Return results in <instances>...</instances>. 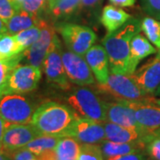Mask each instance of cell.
Returning <instances> with one entry per match:
<instances>
[{
	"label": "cell",
	"instance_id": "6da1fadb",
	"mask_svg": "<svg viewBox=\"0 0 160 160\" xmlns=\"http://www.w3.org/2000/svg\"><path fill=\"white\" fill-rule=\"evenodd\" d=\"M141 22L138 20H131L118 30L106 35L102 40L103 47L109 58L110 71L127 75L131 41L142 31Z\"/></svg>",
	"mask_w": 160,
	"mask_h": 160
},
{
	"label": "cell",
	"instance_id": "7a4b0ae2",
	"mask_svg": "<svg viewBox=\"0 0 160 160\" xmlns=\"http://www.w3.org/2000/svg\"><path fill=\"white\" fill-rule=\"evenodd\" d=\"M73 109L61 103L49 102L35 110L30 125L40 134L62 137V134L76 118Z\"/></svg>",
	"mask_w": 160,
	"mask_h": 160
},
{
	"label": "cell",
	"instance_id": "3957f363",
	"mask_svg": "<svg viewBox=\"0 0 160 160\" xmlns=\"http://www.w3.org/2000/svg\"><path fill=\"white\" fill-rule=\"evenodd\" d=\"M97 90L114 97L118 102L152 103L155 98L143 91L131 76L112 71L105 84L98 85Z\"/></svg>",
	"mask_w": 160,
	"mask_h": 160
},
{
	"label": "cell",
	"instance_id": "277c9868",
	"mask_svg": "<svg viewBox=\"0 0 160 160\" xmlns=\"http://www.w3.org/2000/svg\"><path fill=\"white\" fill-rule=\"evenodd\" d=\"M67 102L78 116L97 121L107 122L105 102L91 89L81 87L70 93Z\"/></svg>",
	"mask_w": 160,
	"mask_h": 160
},
{
	"label": "cell",
	"instance_id": "5b68a950",
	"mask_svg": "<svg viewBox=\"0 0 160 160\" xmlns=\"http://www.w3.org/2000/svg\"><path fill=\"white\" fill-rule=\"evenodd\" d=\"M34 112L31 102L19 93L0 95V117L6 124H30Z\"/></svg>",
	"mask_w": 160,
	"mask_h": 160
},
{
	"label": "cell",
	"instance_id": "8992f818",
	"mask_svg": "<svg viewBox=\"0 0 160 160\" xmlns=\"http://www.w3.org/2000/svg\"><path fill=\"white\" fill-rule=\"evenodd\" d=\"M41 78V69L32 65L18 64L12 70L1 94L25 93L37 88Z\"/></svg>",
	"mask_w": 160,
	"mask_h": 160
},
{
	"label": "cell",
	"instance_id": "52a82bcc",
	"mask_svg": "<svg viewBox=\"0 0 160 160\" xmlns=\"http://www.w3.org/2000/svg\"><path fill=\"white\" fill-rule=\"evenodd\" d=\"M62 137L73 138L80 144H100L105 140V131L102 123L77 115Z\"/></svg>",
	"mask_w": 160,
	"mask_h": 160
},
{
	"label": "cell",
	"instance_id": "ba28073f",
	"mask_svg": "<svg viewBox=\"0 0 160 160\" xmlns=\"http://www.w3.org/2000/svg\"><path fill=\"white\" fill-rule=\"evenodd\" d=\"M60 33L69 51L81 56H85L96 40V35L90 28L78 24H64Z\"/></svg>",
	"mask_w": 160,
	"mask_h": 160
},
{
	"label": "cell",
	"instance_id": "9c48e42d",
	"mask_svg": "<svg viewBox=\"0 0 160 160\" xmlns=\"http://www.w3.org/2000/svg\"><path fill=\"white\" fill-rule=\"evenodd\" d=\"M62 52L60 40L55 35L45 59L44 69L48 82L53 83L63 89H68L69 87V78L63 66Z\"/></svg>",
	"mask_w": 160,
	"mask_h": 160
},
{
	"label": "cell",
	"instance_id": "30bf717a",
	"mask_svg": "<svg viewBox=\"0 0 160 160\" xmlns=\"http://www.w3.org/2000/svg\"><path fill=\"white\" fill-rule=\"evenodd\" d=\"M39 135V132L30 124H6L2 142V153L8 155L22 149Z\"/></svg>",
	"mask_w": 160,
	"mask_h": 160
},
{
	"label": "cell",
	"instance_id": "8fae6325",
	"mask_svg": "<svg viewBox=\"0 0 160 160\" xmlns=\"http://www.w3.org/2000/svg\"><path fill=\"white\" fill-rule=\"evenodd\" d=\"M62 62L66 74L70 82L79 86H87L94 83V78L86 59L73 52H62Z\"/></svg>",
	"mask_w": 160,
	"mask_h": 160
},
{
	"label": "cell",
	"instance_id": "7c38bea8",
	"mask_svg": "<svg viewBox=\"0 0 160 160\" xmlns=\"http://www.w3.org/2000/svg\"><path fill=\"white\" fill-rule=\"evenodd\" d=\"M39 26L40 34L38 38L32 46L24 51V56L30 65L41 69L55 33L53 28L44 21H40Z\"/></svg>",
	"mask_w": 160,
	"mask_h": 160
},
{
	"label": "cell",
	"instance_id": "4fadbf2b",
	"mask_svg": "<svg viewBox=\"0 0 160 160\" xmlns=\"http://www.w3.org/2000/svg\"><path fill=\"white\" fill-rule=\"evenodd\" d=\"M143 91L155 96L160 89V59L155 57L131 75Z\"/></svg>",
	"mask_w": 160,
	"mask_h": 160
},
{
	"label": "cell",
	"instance_id": "5bb4252c",
	"mask_svg": "<svg viewBox=\"0 0 160 160\" xmlns=\"http://www.w3.org/2000/svg\"><path fill=\"white\" fill-rule=\"evenodd\" d=\"M106 108V118L107 122L114 123L117 125L132 128L139 131L142 135L143 133L141 127L138 124L134 110L130 105L124 102H105Z\"/></svg>",
	"mask_w": 160,
	"mask_h": 160
},
{
	"label": "cell",
	"instance_id": "9a60e30c",
	"mask_svg": "<svg viewBox=\"0 0 160 160\" xmlns=\"http://www.w3.org/2000/svg\"><path fill=\"white\" fill-rule=\"evenodd\" d=\"M134 110L138 124L144 134H149L160 127V107L152 103L126 102Z\"/></svg>",
	"mask_w": 160,
	"mask_h": 160
},
{
	"label": "cell",
	"instance_id": "2e32d148",
	"mask_svg": "<svg viewBox=\"0 0 160 160\" xmlns=\"http://www.w3.org/2000/svg\"><path fill=\"white\" fill-rule=\"evenodd\" d=\"M92 73L100 84H105L109 78V58L106 50L102 46H92L85 54Z\"/></svg>",
	"mask_w": 160,
	"mask_h": 160
},
{
	"label": "cell",
	"instance_id": "e0dca14e",
	"mask_svg": "<svg viewBox=\"0 0 160 160\" xmlns=\"http://www.w3.org/2000/svg\"><path fill=\"white\" fill-rule=\"evenodd\" d=\"M158 52L157 49L152 46L148 38L138 33L131 41L130 46V58L127 68V75L131 76L136 70L140 62L149 55Z\"/></svg>",
	"mask_w": 160,
	"mask_h": 160
},
{
	"label": "cell",
	"instance_id": "ac0fdd59",
	"mask_svg": "<svg viewBox=\"0 0 160 160\" xmlns=\"http://www.w3.org/2000/svg\"><path fill=\"white\" fill-rule=\"evenodd\" d=\"M102 152L104 160L113 158L123 155L143 152L145 150V142L142 138L141 140L127 143L113 142L108 140H104L99 144Z\"/></svg>",
	"mask_w": 160,
	"mask_h": 160
},
{
	"label": "cell",
	"instance_id": "d6986e66",
	"mask_svg": "<svg viewBox=\"0 0 160 160\" xmlns=\"http://www.w3.org/2000/svg\"><path fill=\"white\" fill-rule=\"evenodd\" d=\"M102 125L105 131V140L113 142H132L144 137V135L137 130L124 127L114 123L104 122Z\"/></svg>",
	"mask_w": 160,
	"mask_h": 160
},
{
	"label": "cell",
	"instance_id": "ffe728a7",
	"mask_svg": "<svg viewBox=\"0 0 160 160\" xmlns=\"http://www.w3.org/2000/svg\"><path fill=\"white\" fill-rule=\"evenodd\" d=\"M40 20L37 14L30 13L26 11H19L15 12L5 24L6 27V32L11 35H16L19 32L38 26Z\"/></svg>",
	"mask_w": 160,
	"mask_h": 160
},
{
	"label": "cell",
	"instance_id": "44dd1931",
	"mask_svg": "<svg viewBox=\"0 0 160 160\" xmlns=\"http://www.w3.org/2000/svg\"><path fill=\"white\" fill-rule=\"evenodd\" d=\"M130 19V14L114 6H106L101 17L102 24L107 29L108 34L123 27Z\"/></svg>",
	"mask_w": 160,
	"mask_h": 160
},
{
	"label": "cell",
	"instance_id": "7402d4cb",
	"mask_svg": "<svg viewBox=\"0 0 160 160\" xmlns=\"http://www.w3.org/2000/svg\"><path fill=\"white\" fill-rule=\"evenodd\" d=\"M80 147L81 144L73 138L62 137L54 149L56 160H78Z\"/></svg>",
	"mask_w": 160,
	"mask_h": 160
},
{
	"label": "cell",
	"instance_id": "603a6c76",
	"mask_svg": "<svg viewBox=\"0 0 160 160\" xmlns=\"http://www.w3.org/2000/svg\"><path fill=\"white\" fill-rule=\"evenodd\" d=\"M62 137L54 135H46L40 134L39 136L35 138L30 142H29L24 148L30 150L37 156L46 153L47 151L53 150L55 149L57 143Z\"/></svg>",
	"mask_w": 160,
	"mask_h": 160
},
{
	"label": "cell",
	"instance_id": "cb8c5ba5",
	"mask_svg": "<svg viewBox=\"0 0 160 160\" xmlns=\"http://www.w3.org/2000/svg\"><path fill=\"white\" fill-rule=\"evenodd\" d=\"M23 52L13 35L7 32L0 35V60H8Z\"/></svg>",
	"mask_w": 160,
	"mask_h": 160
},
{
	"label": "cell",
	"instance_id": "d4e9b609",
	"mask_svg": "<svg viewBox=\"0 0 160 160\" xmlns=\"http://www.w3.org/2000/svg\"><path fill=\"white\" fill-rule=\"evenodd\" d=\"M142 30L147 38L158 49L160 48V22L152 17H146L141 22Z\"/></svg>",
	"mask_w": 160,
	"mask_h": 160
},
{
	"label": "cell",
	"instance_id": "484cf974",
	"mask_svg": "<svg viewBox=\"0 0 160 160\" xmlns=\"http://www.w3.org/2000/svg\"><path fill=\"white\" fill-rule=\"evenodd\" d=\"M24 56V52L8 60H0V93L6 86L12 70L17 66Z\"/></svg>",
	"mask_w": 160,
	"mask_h": 160
},
{
	"label": "cell",
	"instance_id": "4316f807",
	"mask_svg": "<svg viewBox=\"0 0 160 160\" xmlns=\"http://www.w3.org/2000/svg\"><path fill=\"white\" fill-rule=\"evenodd\" d=\"M81 0H61L50 6L53 16L56 18L64 17L71 14L80 6Z\"/></svg>",
	"mask_w": 160,
	"mask_h": 160
},
{
	"label": "cell",
	"instance_id": "83f0119b",
	"mask_svg": "<svg viewBox=\"0 0 160 160\" xmlns=\"http://www.w3.org/2000/svg\"><path fill=\"white\" fill-rule=\"evenodd\" d=\"M39 34L40 26L38 24V26H35V27L19 32L18 34L14 35V37L17 40L18 44L22 46V48L25 51L38 40Z\"/></svg>",
	"mask_w": 160,
	"mask_h": 160
},
{
	"label": "cell",
	"instance_id": "f1b7e54d",
	"mask_svg": "<svg viewBox=\"0 0 160 160\" xmlns=\"http://www.w3.org/2000/svg\"><path fill=\"white\" fill-rule=\"evenodd\" d=\"M145 151L151 160H160V136L150 132L142 138Z\"/></svg>",
	"mask_w": 160,
	"mask_h": 160
},
{
	"label": "cell",
	"instance_id": "f546056e",
	"mask_svg": "<svg viewBox=\"0 0 160 160\" xmlns=\"http://www.w3.org/2000/svg\"><path fill=\"white\" fill-rule=\"evenodd\" d=\"M78 160H104L99 144H81Z\"/></svg>",
	"mask_w": 160,
	"mask_h": 160
},
{
	"label": "cell",
	"instance_id": "4dcf8cb0",
	"mask_svg": "<svg viewBox=\"0 0 160 160\" xmlns=\"http://www.w3.org/2000/svg\"><path fill=\"white\" fill-rule=\"evenodd\" d=\"M47 2L48 0H23L22 10L38 15Z\"/></svg>",
	"mask_w": 160,
	"mask_h": 160
},
{
	"label": "cell",
	"instance_id": "1f68e13d",
	"mask_svg": "<svg viewBox=\"0 0 160 160\" xmlns=\"http://www.w3.org/2000/svg\"><path fill=\"white\" fill-rule=\"evenodd\" d=\"M144 11L156 20H160V0H142Z\"/></svg>",
	"mask_w": 160,
	"mask_h": 160
},
{
	"label": "cell",
	"instance_id": "d6a6232c",
	"mask_svg": "<svg viewBox=\"0 0 160 160\" xmlns=\"http://www.w3.org/2000/svg\"><path fill=\"white\" fill-rule=\"evenodd\" d=\"M11 160H38V157L26 148L15 150L10 154L6 155Z\"/></svg>",
	"mask_w": 160,
	"mask_h": 160
},
{
	"label": "cell",
	"instance_id": "836d02e7",
	"mask_svg": "<svg viewBox=\"0 0 160 160\" xmlns=\"http://www.w3.org/2000/svg\"><path fill=\"white\" fill-rule=\"evenodd\" d=\"M16 12L10 0H0V18L6 22Z\"/></svg>",
	"mask_w": 160,
	"mask_h": 160
},
{
	"label": "cell",
	"instance_id": "e575fe53",
	"mask_svg": "<svg viewBox=\"0 0 160 160\" xmlns=\"http://www.w3.org/2000/svg\"><path fill=\"white\" fill-rule=\"evenodd\" d=\"M108 160H148V158L143 152H136V153H131V154L116 157Z\"/></svg>",
	"mask_w": 160,
	"mask_h": 160
},
{
	"label": "cell",
	"instance_id": "d590c367",
	"mask_svg": "<svg viewBox=\"0 0 160 160\" xmlns=\"http://www.w3.org/2000/svg\"><path fill=\"white\" fill-rule=\"evenodd\" d=\"M109 2L111 4H113L114 6H121V7H127V6H132L136 0H109Z\"/></svg>",
	"mask_w": 160,
	"mask_h": 160
},
{
	"label": "cell",
	"instance_id": "8d00e7d4",
	"mask_svg": "<svg viewBox=\"0 0 160 160\" xmlns=\"http://www.w3.org/2000/svg\"><path fill=\"white\" fill-rule=\"evenodd\" d=\"M38 157V160H56V155H55L54 149L47 151L46 153H43Z\"/></svg>",
	"mask_w": 160,
	"mask_h": 160
},
{
	"label": "cell",
	"instance_id": "74e56055",
	"mask_svg": "<svg viewBox=\"0 0 160 160\" xmlns=\"http://www.w3.org/2000/svg\"><path fill=\"white\" fill-rule=\"evenodd\" d=\"M6 126V123L5 122V120L0 117V152H2V142H3V135H4Z\"/></svg>",
	"mask_w": 160,
	"mask_h": 160
},
{
	"label": "cell",
	"instance_id": "f35d334b",
	"mask_svg": "<svg viewBox=\"0 0 160 160\" xmlns=\"http://www.w3.org/2000/svg\"><path fill=\"white\" fill-rule=\"evenodd\" d=\"M100 1L101 0H81L80 5L83 6H86V7H92L95 5H97Z\"/></svg>",
	"mask_w": 160,
	"mask_h": 160
},
{
	"label": "cell",
	"instance_id": "ab89813d",
	"mask_svg": "<svg viewBox=\"0 0 160 160\" xmlns=\"http://www.w3.org/2000/svg\"><path fill=\"white\" fill-rule=\"evenodd\" d=\"M12 4V6L14 7L16 12L19 11H22V6L23 0H10Z\"/></svg>",
	"mask_w": 160,
	"mask_h": 160
},
{
	"label": "cell",
	"instance_id": "60d3db41",
	"mask_svg": "<svg viewBox=\"0 0 160 160\" xmlns=\"http://www.w3.org/2000/svg\"><path fill=\"white\" fill-rule=\"evenodd\" d=\"M6 27L5 22L0 18V35L3 34V33H6Z\"/></svg>",
	"mask_w": 160,
	"mask_h": 160
},
{
	"label": "cell",
	"instance_id": "b9f144b4",
	"mask_svg": "<svg viewBox=\"0 0 160 160\" xmlns=\"http://www.w3.org/2000/svg\"><path fill=\"white\" fill-rule=\"evenodd\" d=\"M0 160H11V159H10V158H9L8 156H6V154H4V153L0 152Z\"/></svg>",
	"mask_w": 160,
	"mask_h": 160
},
{
	"label": "cell",
	"instance_id": "7bdbcfd3",
	"mask_svg": "<svg viewBox=\"0 0 160 160\" xmlns=\"http://www.w3.org/2000/svg\"><path fill=\"white\" fill-rule=\"evenodd\" d=\"M152 104H155V105H158L160 107V98H154L153 102H152Z\"/></svg>",
	"mask_w": 160,
	"mask_h": 160
},
{
	"label": "cell",
	"instance_id": "ee69618b",
	"mask_svg": "<svg viewBox=\"0 0 160 160\" xmlns=\"http://www.w3.org/2000/svg\"><path fill=\"white\" fill-rule=\"evenodd\" d=\"M59 1H61V0H48V4H49V7L52 6V5H54L55 3H57Z\"/></svg>",
	"mask_w": 160,
	"mask_h": 160
},
{
	"label": "cell",
	"instance_id": "f6af8a7d",
	"mask_svg": "<svg viewBox=\"0 0 160 160\" xmlns=\"http://www.w3.org/2000/svg\"><path fill=\"white\" fill-rule=\"evenodd\" d=\"M153 132H154L155 134H157V135H158V136H160V127H159V128H158V129L155 130V131Z\"/></svg>",
	"mask_w": 160,
	"mask_h": 160
},
{
	"label": "cell",
	"instance_id": "bcb514c9",
	"mask_svg": "<svg viewBox=\"0 0 160 160\" xmlns=\"http://www.w3.org/2000/svg\"><path fill=\"white\" fill-rule=\"evenodd\" d=\"M157 59H160V48L158 49V53H157V56H156Z\"/></svg>",
	"mask_w": 160,
	"mask_h": 160
},
{
	"label": "cell",
	"instance_id": "7dc6e473",
	"mask_svg": "<svg viewBox=\"0 0 160 160\" xmlns=\"http://www.w3.org/2000/svg\"><path fill=\"white\" fill-rule=\"evenodd\" d=\"M155 96H157V97H159L160 98V89L157 92V93H156V95Z\"/></svg>",
	"mask_w": 160,
	"mask_h": 160
}]
</instances>
